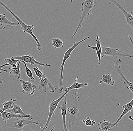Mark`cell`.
I'll use <instances>...</instances> for the list:
<instances>
[{
    "mask_svg": "<svg viewBox=\"0 0 133 131\" xmlns=\"http://www.w3.org/2000/svg\"><path fill=\"white\" fill-rule=\"evenodd\" d=\"M72 101L71 104L67 108L69 113V126L67 130H69L74 125L77 118L79 117V98L78 89H74L72 96Z\"/></svg>",
    "mask_w": 133,
    "mask_h": 131,
    "instance_id": "1",
    "label": "cell"
},
{
    "mask_svg": "<svg viewBox=\"0 0 133 131\" xmlns=\"http://www.w3.org/2000/svg\"><path fill=\"white\" fill-rule=\"evenodd\" d=\"M13 125L12 128H17L19 129V131H23V128L24 127L29 124H35L39 126L42 129L44 127V124L43 123L35 122L31 121V119H25V118H18L17 121L13 122Z\"/></svg>",
    "mask_w": 133,
    "mask_h": 131,
    "instance_id": "7",
    "label": "cell"
},
{
    "mask_svg": "<svg viewBox=\"0 0 133 131\" xmlns=\"http://www.w3.org/2000/svg\"><path fill=\"white\" fill-rule=\"evenodd\" d=\"M95 1L94 0H86L82 3L81 8L82 11L81 16L79 19L78 24L76 27L74 33L73 34L71 38H74L76 35L78 31L82 27V24L85 21V19L89 16L92 14V9L95 7Z\"/></svg>",
    "mask_w": 133,
    "mask_h": 131,
    "instance_id": "3",
    "label": "cell"
},
{
    "mask_svg": "<svg viewBox=\"0 0 133 131\" xmlns=\"http://www.w3.org/2000/svg\"><path fill=\"white\" fill-rule=\"evenodd\" d=\"M55 126H54L53 127V128H52V129H51V130H50V131H54V129H55Z\"/></svg>",
    "mask_w": 133,
    "mask_h": 131,
    "instance_id": "32",
    "label": "cell"
},
{
    "mask_svg": "<svg viewBox=\"0 0 133 131\" xmlns=\"http://www.w3.org/2000/svg\"><path fill=\"white\" fill-rule=\"evenodd\" d=\"M122 63L121 60L120 59H117L116 60L114 61V65L115 68L116 69V72H117L119 75L122 78V79L124 80V84L127 86V89L130 91H131L132 93H133V84L132 82L129 81L127 80V79L125 78L122 70L121 68L120 64Z\"/></svg>",
    "mask_w": 133,
    "mask_h": 131,
    "instance_id": "9",
    "label": "cell"
},
{
    "mask_svg": "<svg viewBox=\"0 0 133 131\" xmlns=\"http://www.w3.org/2000/svg\"><path fill=\"white\" fill-rule=\"evenodd\" d=\"M114 124V123H112L109 121H106L104 119L98 123V126L100 130L109 131L112 128Z\"/></svg>",
    "mask_w": 133,
    "mask_h": 131,
    "instance_id": "20",
    "label": "cell"
},
{
    "mask_svg": "<svg viewBox=\"0 0 133 131\" xmlns=\"http://www.w3.org/2000/svg\"><path fill=\"white\" fill-rule=\"evenodd\" d=\"M52 45L55 49L62 48L65 45V43L60 39L52 38Z\"/></svg>",
    "mask_w": 133,
    "mask_h": 131,
    "instance_id": "24",
    "label": "cell"
},
{
    "mask_svg": "<svg viewBox=\"0 0 133 131\" xmlns=\"http://www.w3.org/2000/svg\"><path fill=\"white\" fill-rule=\"evenodd\" d=\"M9 65L8 64L6 63L0 66V75H1V73L2 72H4L5 73H7L8 72V70L4 69H2V68L4 67L9 66Z\"/></svg>",
    "mask_w": 133,
    "mask_h": 131,
    "instance_id": "29",
    "label": "cell"
},
{
    "mask_svg": "<svg viewBox=\"0 0 133 131\" xmlns=\"http://www.w3.org/2000/svg\"><path fill=\"white\" fill-rule=\"evenodd\" d=\"M129 38H130V40H131V43H133V41L132 40V38H131V37H130V35H129Z\"/></svg>",
    "mask_w": 133,
    "mask_h": 131,
    "instance_id": "31",
    "label": "cell"
},
{
    "mask_svg": "<svg viewBox=\"0 0 133 131\" xmlns=\"http://www.w3.org/2000/svg\"><path fill=\"white\" fill-rule=\"evenodd\" d=\"M0 5L2 6H3L5 9H6L8 11H9L12 15V16L16 19L17 21L19 23V24H20L21 26L20 27L21 29L23 30L24 33H27L30 34V35H31L32 38L35 40L36 42V44H37L36 49L37 50H39V51L41 50L42 49V46L41 44L40 43L39 41V40H38L37 38H36L35 35L33 34V32L35 25L33 24L32 25H27L26 24L24 23L15 13L12 12V11L11 10V9L8 8L4 4V3L2 2L1 1H0Z\"/></svg>",
    "mask_w": 133,
    "mask_h": 131,
    "instance_id": "2",
    "label": "cell"
},
{
    "mask_svg": "<svg viewBox=\"0 0 133 131\" xmlns=\"http://www.w3.org/2000/svg\"><path fill=\"white\" fill-rule=\"evenodd\" d=\"M21 61L20 60L17 65H13L11 66V68H9L11 71L9 72V75L11 76L12 75H14L18 79L21 78V72L20 69V64Z\"/></svg>",
    "mask_w": 133,
    "mask_h": 131,
    "instance_id": "19",
    "label": "cell"
},
{
    "mask_svg": "<svg viewBox=\"0 0 133 131\" xmlns=\"http://www.w3.org/2000/svg\"><path fill=\"white\" fill-rule=\"evenodd\" d=\"M21 62L24 64L25 65V68L26 74L29 78L31 80L32 82H35V78L33 76V73L31 72V70L27 67L26 63L23 61H21Z\"/></svg>",
    "mask_w": 133,
    "mask_h": 131,
    "instance_id": "25",
    "label": "cell"
},
{
    "mask_svg": "<svg viewBox=\"0 0 133 131\" xmlns=\"http://www.w3.org/2000/svg\"><path fill=\"white\" fill-rule=\"evenodd\" d=\"M6 112H8L9 113H14V114H21L22 116H31L30 114H25L23 111L22 109L21 108L19 104H13V107L12 109H10L6 110Z\"/></svg>",
    "mask_w": 133,
    "mask_h": 131,
    "instance_id": "21",
    "label": "cell"
},
{
    "mask_svg": "<svg viewBox=\"0 0 133 131\" xmlns=\"http://www.w3.org/2000/svg\"><path fill=\"white\" fill-rule=\"evenodd\" d=\"M0 117L2 118L5 123H6L8 120L14 118H27L29 119H33V117L31 116H20L18 114H14L11 113L6 112V111H3L2 110L0 107Z\"/></svg>",
    "mask_w": 133,
    "mask_h": 131,
    "instance_id": "12",
    "label": "cell"
},
{
    "mask_svg": "<svg viewBox=\"0 0 133 131\" xmlns=\"http://www.w3.org/2000/svg\"><path fill=\"white\" fill-rule=\"evenodd\" d=\"M67 92H65L64 94H62L61 96L59 98L56 100H53L51 101V102L49 106V114L48 116V119L47 121L46 122L44 126V127L41 129V130L40 131H46V129L48 128L52 116L55 115V111L57 108V107L59 103L62 100V99L65 96L66 94L68 93Z\"/></svg>",
    "mask_w": 133,
    "mask_h": 131,
    "instance_id": "6",
    "label": "cell"
},
{
    "mask_svg": "<svg viewBox=\"0 0 133 131\" xmlns=\"http://www.w3.org/2000/svg\"><path fill=\"white\" fill-rule=\"evenodd\" d=\"M33 69L36 76L38 77L39 80H40L43 76V73L39 70V68L37 67H34L33 68Z\"/></svg>",
    "mask_w": 133,
    "mask_h": 131,
    "instance_id": "28",
    "label": "cell"
},
{
    "mask_svg": "<svg viewBox=\"0 0 133 131\" xmlns=\"http://www.w3.org/2000/svg\"><path fill=\"white\" fill-rule=\"evenodd\" d=\"M109 4L113 5L117 7L118 10H119L124 15L127 21L128 25L130 26L132 29H133V17L132 12L129 13L125 10L121 4L116 1H109Z\"/></svg>",
    "mask_w": 133,
    "mask_h": 131,
    "instance_id": "8",
    "label": "cell"
},
{
    "mask_svg": "<svg viewBox=\"0 0 133 131\" xmlns=\"http://www.w3.org/2000/svg\"><path fill=\"white\" fill-rule=\"evenodd\" d=\"M82 122L85 125L88 127H93L96 123L95 120H91L89 117H87L85 120H83Z\"/></svg>",
    "mask_w": 133,
    "mask_h": 131,
    "instance_id": "26",
    "label": "cell"
},
{
    "mask_svg": "<svg viewBox=\"0 0 133 131\" xmlns=\"http://www.w3.org/2000/svg\"><path fill=\"white\" fill-rule=\"evenodd\" d=\"M133 99H132L131 101L123 106V112H122L121 115H120V116L117 119V121L115 122H114V124L113 126H112V127L114 126L116 127L117 126H118V123L120 122V120L125 115H126L127 113H130L131 111L132 110L133 108Z\"/></svg>",
    "mask_w": 133,
    "mask_h": 131,
    "instance_id": "15",
    "label": "cell"
},
{
    "mask_svg": "<svg viewBox=\"0 0 133 131\" xmlns=\"http://www.w3.org/2000/svg\"><path fill=\"white\" fill-rule=\"evenodd\" d=\"M42 73H43V76L40 80H39V85L37 91L40 89H42L43 92L45 93L46 92V88L48 86V85L51 82L48 79L46 78V76L44 71V67H42Z\"/></svg>",
    "mask_w": 133,
    "mask_h": 131,
    "instance_id": "16",
    "label": "cell"
},
{
    "mask_svg": "<svg viewBox=\"0 0 133 131\" xmlns=\"http://www.w3.org/2000/svg\"><path fill=\"white\" fill-rule=\"evenodd\" d=\"M4 60L6 63L11 66H12L13 65H17V63L20 61L19 60L13 59L12 58H6L4 59Z\"/></svg>",
    "mask_w": 133,
    "mask_h": 131,
    "instance_id": "27",
    "label": "cell"
},
{
    "mask_svg": "<svg viewBox=\"0 0 133 131\" xmlns=\"http://www.w3.org/2000/svg\"><path fill=\"white\" fill-rule=\"evenodd\" d=\"M112 77L113 76L111 75V73L110 72L108 73L107 74H103V77L101 78V80L99 81L98 84H101L104 83L108 85H110L111 86H113L115 84V82L112 80Z\"/></svg>",
    "mask_w": 133,
    "mask_h": 131,
    "instance_id": "22",
    "label": "cell"
},
{
    "mask_svg": "<svg viewBox=\"0 0 133 131\" xmlns=\"http://www.w3.org/2000/svg\"><path fill=\"white\" fill-rule=\"evenodd\" d=\"M78 79V77L77 76L76 79L74 81V83L72 84L71 86L69 87H66L65 89V92L69 93L70 91L72 89H78L79 88H84L85 87L88 86V83L87 82L84 83H79L77 82Z\"/></svg>",
    "mask_w": 133,
    "mask_h": 131,
    "instance_id": "17",
    "label": "cell"
},
{
    "mask_svg": "<svg viewBox=\"0 0 133 131\" xmlns=\"http://www.w3.org/2000/svg\"><path fill=\"white\" fill-rule=\"evenodd\" d=\"M96 46L93 47L90 45H87V47L89 48L92 49L94 50H95L96 51V54L97 56V64L99 65H100L101 64V52H102V46H101V43L102 42V40L100 38L99 36H97L96 39Z\"/></svg>",
    "mask_w": 133,
    "mask_h": 131,
    "instance_id": "14",
    "label": "cell"
},
{
    "mask_svg": "<svg viewBox=\"0 0 133 131\" xmlns=\"http://www.w3.org/2000/svg\"><path fill=\"white\" fill-rule=\"evenodd\" d=\"M67 96L68 93L66 94L64 97V100L61 107L59 108L61 111L63 122V131H68L66 126V106H67Z\"/></svg>",
    "mask_w": 133,
    "mask_h": 131,
    "instance_id": "13",
    "label": "cell"
},
{
    "mask_svg": "<svg viewBox=\"0 0 133 131\" xmlns=\"http://www.w3.org/2000/svg\"><path fill=\"white\" fill-rule=\"evenodd\" d=\"M105 56L122 58L127 57L131 58H133L132 56L130 55L124 51H120L118 49L102 46L101 59Z\"/></svg>",
    "mask_w": 133,
    "mask_h": 131,
    "instance_id": "5",
    "label": "cell"
},
{
    "mask_svg": "<svg viewBox=\"0 0 133 131\" xmlns=\"http://www.w3.org/2000/svg\"><path fill=\"white\" fill-rule=\"evenodd\" d=\"M5 26H4L3 25H1V27H0V31L4 30V29H5Z\"/></svg>",
    "mask_w": 133,
    "mask_h": 131,
    "instance_id": "30",
    "label": "cell"
},
{
    "mask_svg": "<svg viewBox=\"0 0 133 131\" xmlns=\"http://www.w3.org/2000/svg\"><path fill=\"white\" fill-rule=\"evenodd\" d=\"M89 36H88L79 42H74L73 46H71L70 48H69L68 50L65 53L64 57H63L62 64L61 65V68L60 69V74L59 77V84H58V89L60 93L61 94L63 93V87H64L63 84V72H64L65 64L66 60L70 57L71 54L72 52L74 51L76 47L79 46V45L81 43H83V42L89 39Z\"/></svg>",
    "mask_w": 133,
    "mask_h": 131,
    "instance_id": "4",
    "label": "cell"
},
{
    "mask_svg": "<svg viewBox=\"0 0 133 131\" xmlns=\"http://www.w3.org/2000/svg\"><path fill=\"white\" fill-rule=\"evenodd\" d=\"M0 24L1 25H3L8 26L15 27L19 25V22L17 21L16 22H11L8 20L5 16V14H0Z\"/></svg>",
    "mask_w": 133,
    "mask_h": 131,
    "instance_id": "18",
    "label": "cell"
},
{
    "mask_svg": "<svg viewBox=\"0 0 133 131\" xmlns=\"http://www.w3.org/2000/svg\"><path fill=\"white\" fill-rule=\"evenodd\" d=\"M16 101V99H10L9 101L5 102L2 104L3 108L2 110L3 111H5L12 109L13 107V104Z\"/></svg>",
    "mask_w": 133,
    "mask_h": 131,
    "instance_id": "23",
    "label": "cell"
},
{
    "mask_svg": "<svg viewBox=\"0 0 133 131\" xmlns=\"http://www.w3.org/2000/svg\"><path fill=\"white\" fill-rule=\"evenodd\" d=\"M20 82L22 87V93L25 95H29L30 96H33L36 88L35 85L31 82L30 80L25 81L23 79H21Z\"/></svg>",
    "mask_w": 133,
    "mask_h": 131,
    "instance_id": "11",
    "label": "cell"
},
{
    "mask_svg": "<svg viewBox=\"0 0 133 131\" xmlns=\"http://www.w3.org/2000/svg\"><path fill=\"white\" fill-rule=\"evenodd\" d=\"M2 83H3V81L1 80V81H0V84H2Z\"/></svg>",
    "mask_w": 133,
    "mask_h": 131,
    "instance_id": "33",
    "label": "cell"
},
{
    "mask_svg": "<svg viewBox=\"0 0 133 131\" xmlns=\"http://www.w3.org/2000/svg\"><path fill=\"white\" fill-rule=\"evenodd\" d=\"M11 58L13 59L19 60L21 61H23L26 63L30 64L31 65H33L34 64H36L39 66L42 67H50L51 65L48 64H43L40 62L37 61L30 54H26L24 56H13Z\"/></svg>",
    "mask_w": 133,
    "mask_h": 131,
    "instance_id": "10",
    "label": "cell"
}]
</instances>
